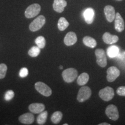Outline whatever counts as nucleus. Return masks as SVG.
<instances>
[{
  "mask_svg": "<svg viewBox=\"0 0 125 125\" xmlns=\"http://www.w3.org/2000/svg\"><path fill=\"white\" fill-rule=\"evenodd\" d=\"M45 22H46V19L44 16H39L30 23L29 26L30 30L32 32L38 31L44 26Z\"/></svg>",
  "mask_w": 125,
  "mask_h": 125,
  "instance_id": "1",
  "label": "nucleus"
},
{
  "mask_svg": "<svg viewBox=\"0 0 125 125\" xmlns=\"http://www.w3.org/2000/svg\"><path fill=\"white\" fill-rule=\"evenodd\" d=\"M63 80L67 83H71L78 76V71L74 68H69L62 73Z\"/></svg>",
  "mask_w": 125,
  "mask_h": 125,
  "instance_id": "2",
  "label": "nucleus"
},
{
  "mask_svg": "<svg viewBox=\"0 0 125 125\" xmlns=\"http://www.w3.org/2000/svg\"><path fill=\"white\" fill-rule=\"evenodd\" d=\"M41 9V8L40 5L38 4H33L31 5L29 7H28L25 10V16L28 19L34 18L40 13Z\"/></svg>",
  "mask_w": 125,
  "mask_h": 125,
  "instance_id": "3",
  "label": "nucleus"
},
{
  "mask_svg": "<svg viewBox=\"0 0 125 125\" xmlns=\"http://www.w3.org/2000/svg\"><path fill=\"white\" fill-rule=\"evenodd\" d=\"M92 95V90L88 86L81 87L77 95V100L79 102L83 103L90 98Z\"/></svg>",
  "mask_w": 125,
  "mask_h": 125,
  "instance_id": "4",
  "label": "nucleus"
},
{
  "mask_svg": "<svg viewBox=\"0 0 125 125\" xmlns=\"http://www.w3.org/2000/svg\"><path fill=\"white\" fill-rule=\"evenodd\" d=\"M96 56V62L101 67H105L107 65V60L105 51L102 49H97L95 51Z\"/></svg>",
  "mask_w": 125,
  "mask_h": 125,
  "instance_id": "5",
  "label": "nucleus"
},
{
  "mask_svg": "<svg viewBox=\"0 0 125 125\" xmlns=\"http://www.w3.org/2000/svg\"><path fill=\"white\" fill-rule=\"evenodd\" d=\"M35 88L41 94L46 97H49L52 93V91L46 84L42 82H38L35 84Z\"/></svg>",
  "mask_w": 125,
  "mask_h": 125,
  "instance_id": "6",
  "label": "nucleus"
},
{
  "mask_svg": "<svg viewBox=\"0 0 125 125\" xmlns=\"http://www.w3.org/2000/svg\"><path fill=\"white\" fill-rule=\"evenodd\" d=\"M100 97L104 101H109L113 98L114 96V90L112 87L107 86L100 90Z\"/></svg>",
  "mask_w": 125,
  "mask_h": 125,
  "instance_id": "7",
  "label": "nucleus"
},
{
  "mask_svg": "<svg viewBox=\"0 0 125 125\" xmlns=\"http://www.w3.org/2000/svg\"><path fill=\"white\" fill-rule=\"evenodd\" d=\"M106 115L112 121H117L119 118V112L118 108L113 104L109 105L105 109Z\"/></svg>",
  "mask_w": 125,
  "mask_h": 125,
  "instance_id": "8",
  "label": "nucleus"
},
{
  "mask_svg": "<svg viewBox=\"0 0 125 125\" xmlns=\"http://www.w3.org/2000/svg\"><path fill=\"white\" fill-rule=\"evenodd\" d=\"M107 79L108 82H114L120 75V71L116 67H111L107 71Z\"/></svg>",
  "mask_w": 125,
  "mask_h": 125,
  "instance_id": "9",
  "label": "nucleus"
},
{
  "mask_svg": "<svg viewBox=\"0 0 125 125\" xmlns=\"http://www.w3.org/2000/svg\"><path fill=\"white\" fill-rule=\"evenodd\" d=\"M104 12L107 21L108 22L113 21L115 19V15H116L114 8L111 5L105 6L104 9Z\"/></svg>",
  "mask_w": 125,
  "mask_h": 125,
  "instance_id": "10",
  "label": "nucleus"
},
{
  "mask_svg": "<svg viewBox=\"0 0 125 125\" xmlns=\"http://www.w3.org/2000/svg\"><path fill=\"white\" fill-rule=\"evenodd\" d=\"M115 29L118 32H122L125 29L124 20L119 13H116L115 18Z\"/></svg>",
  "mask_w": 125,
  "mask_h": 125,
  "instance_id": "11",
  "label": "nucleus"
},
{
  "mask_svg": "<svg viewBox=\"0 0 125 125\" xmlns=\"http://www.w3.org/2000/svg\"><path fill=\"white\" fill-rule=\"evenodd\" d=\"M77 42V36L74 32H69L64 38V42L67 46H71Z\"/></svg>",
  "mask_w": 125,
  "mask_h": 125,
  "instance_id": "12",
  "label": "nucleus"
},
{
  "mask_svg": "<svg viewBox=\"0 0 125 125\" xmlns=\"http://www.w3.org/2000/svg\"><path fill=\"white\" fill-rule=\"evenodd\" d=\"M19 121L23 124L31 125L34 121V115L32 114V112L31 113L24 114L19 116Z\"/></svg>",
  "mask_w": 125,
  "mask_h": 125,
  "instance_id": "13",
  "label": "nucleus"
},
{
  "mask_svg": "<svg viewBox=\"0 0 125 125\" xmlns=\"http://www.w3.org/2000/svg\"><path fill=\"white\" fill-rule=\"evenodd\" d=\"M67 5L65 0H54L53 4V8L56 12L58 13H62L64 10L65 7Z\"/></svg>",
  "mask_w": 125,
  "mask_h": 125,
  "instance_id": "14",
  "label": "nucleus"
},
{
  "mask_svg": "<svg viewBox=\"0 0 125 125\" xmlns=\"http://www.w3.org/2000/svg\"><path fill=\"white\" fill-rule=\"evenodd\" d=\"M103 41L107 44H114L118 41V36L111 34L109 32H105L103 35Z\"/></svg>",
  "mask_w": 125,
  "mask_h": 125,
  "instance_id": "15",
  "label": "nucleus"
},
{
  "mask_svg": "<svg viewBox=\"0 0 125 125\" xmlns=\"http://www.w3.org/2000/svg\"><path fill=\"white\" fill-rule=\"evenodd\" d=\"M45 107L42 103H32L29 105L30 111L32 114H40L45 110Z\"/></svg>",
  "mask_w": 125,
  "mask_h": 125,
  "instance_id": "16",
  "label": "nucleus"
},
{
  "mask_svg": "<svg viewBox=\"0 0 125 125\" xmlns=\"http://www.w3.org/2000/svg\"><path fill=\"white\" fill-rule=\"evenodd\" d=\"M94 10L91 8H87L84 11L83 16L85 21L87 24H90L93 23L94 20Z\"/></svg>",
  "mask_w": 125,
  "mask_h": 125,
  "instance_id": "17",
  "label": "nucleus"
},
{
  "mask_svg": "<svg viewBox=\"0 0 125 125\" xmlns=\"http://www.w3.org/2000/svg\"><path fill=\"white\" fill-rule=\"evenodd\" d=\"M83 42L86 46L91 48H95L97 45L96 41L89 36H86L83 38Z\"/></svg>",
  "mask_w": 125,
  "mask_h": 125,
  "instance_id": "18",
  "label": "nucleus"
},
{
  "mask_svg": "<svg viewBox=\"0 0 125 125\" xmlns=\"http://www.w3.org/2000/svg\"><path fill=\"white\" fill-rule=\"evenodd\" d=\"M89 79V75L86 73H83L81 74L78 77L77 83L79 85L83 86L86 84Z\"/></svg>",
  "mask_w": 125,
  "mask_h": 125,
  "instance_id": "19",
  "label": "nucleus"
},
{
  "mask_svg": "<svg viewBox=\"0 0 125 125\" xmlns=\"http://www.w3.org/2000/svg\"><path fill=\"white\" fill-rule=\"evenodd\" d=\"M107 53L108 56L111 58H114L116 56L118 55L119 54V48L118 46H115V45H112V46H109L108 48Z\"/></svg>",
  "mask_w": 125,
  "mask_h": 125,
  "instance_id": "20",
  "label": "nucleus"
},
{
  "mask_svg": "<svg viewBox=\"0 0 125 125\" xmlns=\"http://www.w3.org/2000/svg\"><path fill=\"white\" fill-rule=\"evenodd\" d=\"M69 26V23L66 20V19L62 17L59 19L58 21V24H57V27L59 30L64 31L67 29Z\"/></svg>",
  "mask_w": 125,
  "mask_h": 125,
  "instance_id": "21",
  "label": "nucleus"
},
{
  "mask_svg": "<svg viewBox=\"0 0 125 125\" xmlns=\"http://www.w3.org/2000/svg\"><path fill=\"white\" fill-rule=\"evenodd\" d=\"M62 114L60 111H56L52 114L51 116V121L54 124H57L62 120Z\"/></svg>",
  "mask_w": 125,
  "mask_h": 125,
  "instance_id": "22",
  "label": "nucleus"
},
{
  "mask_svg": "<svg viewBox=\"0 0 125 125\" xmlns=\"http://www.w3.org/2000/svg\"><path fill=\"white\" fill-rule=\"evenodd\" d=\"M47 117H48V112L46 111H43V112L40 113V115L37 117V121L38 124L40 125H44L46 123Z\"/></svg>",
  "mask_w": 125,
  "mask_h": 125,
  "instance_id": "23",
  "label": "nucleus"
},
{
  "mask_svg": "<svg viewBox=\"0 0 125 125\" xmlns=\"http://www.w3.org/2000/svg\"><path fill=\"white\" fill-rule=\"evenodd\" d=\"M41 49L38 46H32L28 52V54L32 57H35L40 54Z\"/></svg>",
  "mask_w": 125,
  "mask_h": 125,
  "instance_id": "24",
  "label": "nucleus"
},
{
  "mask_svg": "<svg viewBox=\"0 0 125 125\" xmlns=\"http://www.w3.org/2000/svg\"><path fill=\"white\" fill-rule=\"evenodd\" d=\"M35 43L40 49H43L46 45V40L42 36H39L35 40Z\"/></svg>",
  "mask_w": 125,
  "mask_h": 125,
  "instance_id": "25",
  "label": "nucleus"
},
{
  "mask_svg": "<svg viewBox=\"0 0 125 125\" xmlns=\"http://www.w3.org/2000/svg\"><path fill=\"white\" fill-rule=\"evenodd\" d=\"M8 67L5 64H0V79L5 77L7 74Z\"/></svg>",
  "mask_w": 125,
  "mask_h": 125,
  "instance_id": "26",
  "label": "nucleus"
},
{
  "mask_svg": "<svg viewBox=\"0 0 125 125\" xmlns=\"http://www.w3.org/2000/svg\"><path fill=\"white\" fill-rule=\"evenodd\" d=\"M15 96V93L13 90H9L5 94L4 98L6 101H10Z\"/></svg>",
  "mask_w": 125,
  "mask_h": 125,
  "instance_id": "27",
  "label": "nucleus"
},
{
  "mask_svg": "<svg viewBox=\"0 0 125 125\" xmlns=\"http://www.w3.org/2000/svg\"><path fill=\"white\" fill-rule=\"evenodd\" d=\"M29 75V70L27 68H22L20 70L19 76L21 78H24Z\"/></svg>",
  "mask_w": 125,
  "mask_h": 125,
  "instance_id": "28",
  "label": "nucleus"
},
{
  "mask_svg": "<svg viewBox=\"0 0 125 125\" xmlns=\"http://www.w3.org/2000/svg\"><path fill=\"white\" fill-rule=\"evenodd\" d=\"M116 93L119 96H125V86H121L118 87L116 90Z\"/></svg>",
  "mask_w": 125,
  "mask_h": 125,
  "instance_id": "29",
  "label": "nucleus"
},
{
  "mask_svg": "<svg viewBox=\"0 0 125 125\" xmlns=\"http://www.w3.org/2000/svg\"><path fill=\"white\" fill-rule=\"evenodd\" d=\"M99 125H110V124H109V123H100V124H99Z\"/></svg>",
  "mask_w": 125,
  "mask_h": 125,
  "instance_id": "30",
  "label": "nucleus"
},
{
  "mask_svg": "<svg viewBox=\"0 0 125 125\" xmlns=\"http://www.w3.org/2000/svg\"><path fill=\"white\" fill-rule=\"evenodd\" d=\"M60 69H62V65H61V66H60Z\"/></svg>",
  "mask_w": 125,
  "mask_h": 125,
  "instance_id": "31",
  "label": "nucleus"
},
{
  "mask_svg": "<svg viewBox=\"0 0 125 125\" xmlns=\"http://www.w3.org/2000/svg\"><path fill=\"white\" fill-rule=\"evenodd\" d=\"M116 1H122V0H116Z\"/></svg>",
  "mask_w": 125,
  "mask_h": 125,
  "instance_id": "32",
  "label": "nucleus"
},
{
  "mask_svg": "<svg viewBox=\"0 0 125 125\" xmlns=\"http://www.w3.org/2000/svg\"><path fill=\"white\" fill-rule=\"evenodd\" d=\"M68 124H67V123H65V124H64V125H67Z\"/></svg>",
  "mask_w": 125,
  "mask_h": 125,
  "instance_id": "33",
  "label": "nucleus"
}]
</instances>
